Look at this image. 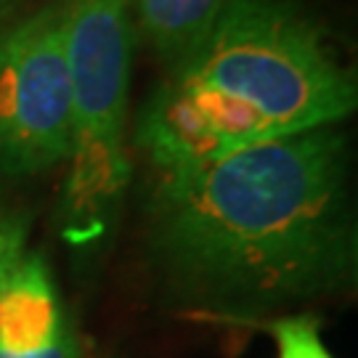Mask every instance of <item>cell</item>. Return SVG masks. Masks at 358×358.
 <instances>
[{
  "instance_id": "cell-9",
  "label": "cell",
  "mask_w": 358,
  "mask_h": 358,
  "mask_svg": "<svg viewBox=\"0 0 358 358\" xmlns=\"http://www.w3.org/2000/svg\"><path fill=\"white\" fill-rule=\"evenodd\" d=\"M27 255V215L0 194V289Z\"/></svg>"
},
{
  "instance_id": "cell-7",
  "label": "cell",
  "mask_w": 358,
  "mask_h": 358,
  "mask_svg": "<svg viewBox=\"0 0 358 358\" xmlns=\"http://www.w3.org/2000/svg\"><path fill=\"white\" fill-rule=\"evenodd\" d=\"M231 0H130L143 40L176 69L207 40Z\"/></svg>"
},
{
  "instance_id": "cell-11",
  "label": "cell",
  "mask_w": 358,
  "mask_h": 358,
  "mask_svg": "<svg viewBox=\"0 0 358 358\" xmlns=\"http://www.w3.org/2000/svg\"><path fill=\"white\" fill-rule=\"evenodd\" d=\"M13 3H19V0H0V13H3V11H8V8H11Z\"/></svg>"
},
{
  "instance_id": "cell-3",
  "label": "cell",
  "mask_w": 358,
  "mask_h": 358,
  "mask_svg": "<svg viewBox=\"0 0 358 358\" xmlns=\"http://www.w3.org/2000/svg\"><path fill=\"white\" fill-rule=\"evenodd\" d=\"M133 43L130 0H66L72 138L59 215L72 244L96 242L112 226L128 192Z\"/></svg>"
},
{
  "instance_id": "cell-2",
  "label": "cell",
  "mask_w": 358,
  "mask_h": 358,
  "mask_svg": "<svg viewBox=\"0 0 358 358\" xmlns=\"http://www.w3.org/2000/svg\"><path fill=\"white\" fill-rule=\"evenodd\" d=\"M176 75L255 109L279 136L340 125L358 101L353 72L284 0H231Z\"/></svg>"
},
{
  "instance_id": "cell-1",
  "label": "cell",
  "mask_w": 358,
  "mask_h": 358,
  "mask_svg": "<svg viewBox=\"0 0 358 358\" xmlns=\"http://www.w3.org/2000/svg\"><path fill=\"white\" fill-rule=\"evenodd\" d=\"M149 250L180 300L247 321L356 276L350 149L316 128L159 173Z\"/></svg>"
},
{
  "instance_id": "cell-8",
  "label": "cell",
  "mask_w": 358,
  "mask_h": 358,
  "mask_svg": "<svg viewBox=\"0 0 358 358\" xmlns=\"http://www.w3.org/2000/svg\"><path fill=\"white\" fill-rule=\"evenodd\" d=\"M257 327H266L271 332L276 343V358H332L329 348L321 340L319 319L313 316H287L268 324L260 321Z\"/></svg>"
},
{
  "instance_id": "cell-6",
  "label": "cell",
  "mask_w": 358,
  "mask_h": 358,
  "mask_svg": "<svg viewBox=\"0 0 358 358\" xmlns=\"http://www.w3.org/2000/svg\"><path fill=\"white\" fill-rule=\"evenodd\" d=\"M64 321L45 260L27 252L0 289V350L35 356L56 340Z\"/></svg>"
},
{
  "instance_id": "cell-4",
  "label": "cell",
  "mask_w": 358,
  "mask_h": 358,
  "mask_svg": "<svg viewBox=\"0 0 358 358\" xmlns=\"http://www.w3.org/2000/svg\"><path fill=\"white\" fill-rule=\"evenodd\" d=\"M69 138L64 6H48L0 35V173L38 176L62 165Z\"/></svg>"
},
{
  "instance_id": "cell-5",
  "label": "cell",
  "mask_w": 358,
  "mask_h": 358,
  "mask_svg": "<svg viewBox=\"0 0 358 358\" xmlns=\"http://www.w3.org/2000/svg\"><path fill=\"white\" fill-rule=\"evenodd\" d=\"M284 138L255 109L176 75L146 101L136 141L159 173L196 167L263 141Z\"/></svg>"
},
{
  "instance_id": "cell-10",
  "label": "cell",
  "mask_w": 358,
  "mask_h": 358,
  "mask_svg": "<svg viewBox=\"0 0 358 358\" xmlns=\"http://www.w3.org/2000/svg\"><path fill=\"white\" fill-rule=\"evenodd\" d=\"M27 358H80V343H77V334L72 329L69 319L62 324V329H59V334H56V340H53L51 345Z\"/></svg>"
}]
</instances>
